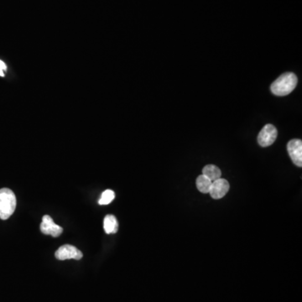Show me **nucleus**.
Instances as JSON below:
<instances>
[{
  "label": "nucleus",
  "instance_id": "nucleus-1",
  "mask_svg": "<svg viewBox=\"0 0 302 302\" xmlns=\"http://www.w3.org/2000/svg\"><path fill=\"white\" fill-rule=\"evenodd\" d=\"M298 78L296 75L292 72H286L282 74L275 81L271 84L270 89L272 93L276 96H286L292 92L297 86Z\"/></svg>",
  "mask_w": 302,
  "mask_h": 302
},
{
  "label": "nucleus",
  "instance_id": "nucleus-2",
  "mask_svg": "<svg viewBox=\"0 0 302 302\" xmlns=\"http://www.w3.org/2000/svg\"><path fill=\"white\" fill-rule=\"evenodd\" d=\"M16 196L9 188L0 189V219L7 220L16 211Z\"/></svg>",
  "mask_w": 302,
  "mask_h": 302
},
{
  "label": "nucleus",
  "instance_id": "nucleus-3",
  "mask_svg": "<svg viewBox=\"0 0 302 302\" xmlns=\"http://www.w3.org/2000/svg\"><path fill=\"white\" fill-rule=\"evenodd\" d=\"M278 131L274 125H266L258 135V143L262 147H268L276 140Z\"/></svg>",
  "mask_w": 302,
  "mask_h": 302
},
{
  "label": "nucleus",
  "instance_id": "nucleus-4",
  "mask_svg": "<svg viewBox=\"0 0 302 302\" xmlns=\"http://www.w3.org/2000/svg\"><path fill=\"white\" fill-rule=\"evenodd\" d=\"M56 259L59 260H66V259H76L80 260L83 257V254L77 248L72 245L66 244L60 247L55 254Z\"/></svg>",
  "mask_w": 302,
  "mask_h": 302
},
{
  "label": "nucleus",
  "instance_id": "nucleus-5",
  "mask_svg": "<svg viewBox=\"0 0 302 302\" xmlns=\"http://www.w3.org/2000/svg\"><path fill=\"white\" fill-rule=\"evenodd\" d=\"M289 157L294 165L302 166V142L300 140H292L287 145Z\"/></svg>",
  "mask_w": 302,
  "mask_h": 302
},
{
  "label": "nucleus",
  "instance_id": "nucleus-6",
  "mask_svg": "<svg viewBox=\"0 0 302 302\" xmlns=\"http://www.w3.org/2000/svg\"><path fill=\"white\" fill-rule=\"evenodd\" d=\"M41 231L46 235H51V236L56 238L62 234L63 229L61 226L55 224L49 215H45L42 219V222H41Z\"/></svg>",
  "mask_w": 302,
  "mask_h": 302
},
{
  "label": "nucleus",
  "instance_id": "nucleus-7",
  "mask_svg": "<svg viewBox=\"0 0 302 302\" xmlns=\"http://www.w3.org/2000/svg\"><path fill=\"white\" fill-rule=\"evenodd\" d=\"M229 187L230 185L228 180L219 178L212 183L209 194L214 199H221L228 193Z\"/></svg>",
  "mask_w": 302,
  "mask_h": 302
},
{
  "label": "nucleus",
  "instance_id": "nucleus-8",
  "mask_svg": "<svg viewBox=\"0 0 302 302\" xmlns=\"http://www.w3.org/2000/svg\"><path fill=\"white\" fill-rule=\"evenodd\" d=\"M104 229L107 234H116L119 229V223L114 215H107L104 221Z\"/></svg>",
  "mask_w": 302,
  "mask_h": 302
},
{
  "label": "nucleus",
  "instance_id": "nucleus-9",
  "mask_svg": "<svg viewBox=\"0 0 302 302\" xmlns=\"http://www.w3.org/2000/svg\"><path fill=\"white\" fill-rule=\"evenodd\" d=\"M203 175L209 178L211 181H214L221 178L222 172L220 169L216 165H208L204 168Z\"/></svg>",
  "mask_w": 302,
  "mask_h": 302
},
{
  "label": "nucleus",
  "instance_id": "nucleus-10",
  "mask_svg": "<svg viewBox=\"0 0 302 302\" xmlns=\"http://www.w3.org/2000/svg\"><path fill=\"white\" fill-rule=\"evenodd\" d=\"M195 183H196V187H197L198 190H200L202 193L207 194V193H209L213 181L209 180V178L205 175H200L196 178Z\"/></svg>",
  "mask_w": 302,
  "mask_h": 302
},
{
  "label": "nucleus",
  "instance_id": "nucleus-11",
  "mask_svg": "<svg viewBox=\"0 0 302 302\" xmlns=\"http://www.w3.org/2000/svg\"><path fill=\"white\" fill-rule=\"evenodd\" d=\"M115 193L114 190H106L103 192L101 198L99 199L98 204H100V205H108V204L112 203L113 200L115 199Z\"/></svg>",
  "mask_w": 302,
  "mask_h": 302
},
{
  "label": "nucleus",
  "instance_id": "nucleus-12",
  "mask_svg": "<svg viewBox=\"0 0 302 302\" xmlns=\"http://www.w3.org/2000/svg\"><path fill=\"white\" fill-rule=\"evenodd\" d=\"M7 70V66L3 61L0 60V76H5V72Z\"/></svg>",
  "mask_w": 302,
  "mask_h": 302
}]
</instances>
